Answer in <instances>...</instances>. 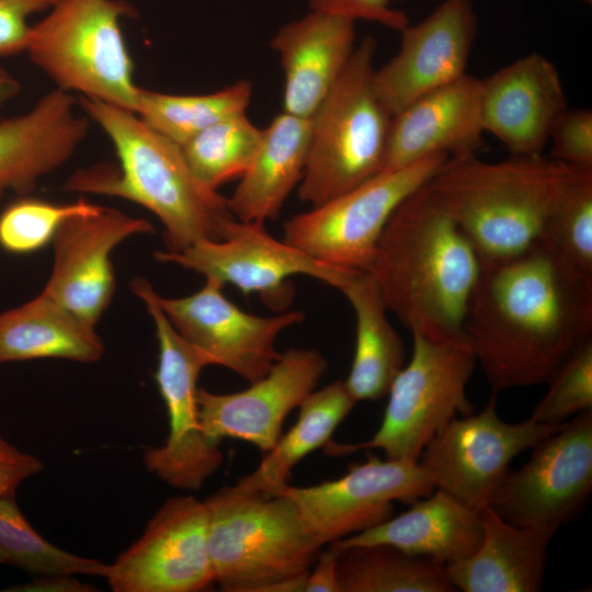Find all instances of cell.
<instances>
[{
	"label": "cell",
	"mask_w": 592,
	"mask_h": 592,
	"mask_svg": "<svg viewBox=\"0 0 592 592\" xmlns=\"http://www.w3.org/2000/svg\"><path fill=\"white\" fill-rule=\"evenodd\" d=\"M252 86L240 80L206 94H168L139 89L135 114L180 147L213 124L246 113Z\"/></svg>",
	"instance_id": "obj_31"
},
{
	"label": "cell",
	"mask_w": 592,
	"mask_h": 592,
	"mask_svg": "<svg viewBox=\"0 0 592 592\" xmlns=\"http://www.w3.org/2000/svg\"><path fill=\"white\" fill-rule=\"evenodd\" d=\"M0 565H10L8 556L0 548Z\"/></svg>",
	"instance_id": "obj_44"
},
{
	"label": "cell",
	"mask_w": 592,
	"mask_h": 592,
	"mask_svg": "<svg viewBox=\"0 0 592 592\" xmlns=\"http://www.w3.org/2000/svg\"><path fill=\"white\" fill-rule=\"evenodd\" d=\"M480 88L485 133L513 155H542L553 125L568 109L555 65L532 53L480 80Z\"/></svg>",
	"instance_id": "obj_20"
},
{
	"label": "cell",
	"mask_w": 592,
	"mask_h": 592,
	"mask_svg": "<svg viewBox=\"0 0 592 592\" xmlns=\"http://www.w3.org/2000/svg\"><path fill=\"white\" fill-rule=\"evenodd\" d=\"M264 223L236 219L219 241L200 240L180 251H157L160 262L174 263L242 293L278 294L294 275H308L339 288L352 270L321 263L272 237Z\"/></svg>",
	"instance_id": "obj_18"
},
{
	"label": "cell",
	"mask_w": 592,
	"mask_h": 592,
	"mask_svg": "<svg viewBox=\"0 0 592 592\" xmlns=\"http://www.w3.org/2000/svg\"><path fill=\"white\" fill-rule=\"evenodd\" d=\"M569 166L543 155L487 162L451 157L430 186L468 238L480 262L516 255L539 237Z\"/></svg>",
	"instance_id": "obj_4"
},
{
	"label": "cell",
	"mask_w": 592,
	"mask_h": 592,
	"mask_svg": "<svg viewBox=\"0 0 592 592\" xmlns=\"http://www.w3.org/2000/svg\"><path fill=\"white\" fill-rule=\"evenodd\" d=\"M0 548L9 563L29 573L104 577L106 563L66 551L46 540L29 523L14 497H0Z\"/></svg>",
	"instance_id": "obj_34"
},
{
	"label": "cell",
	"mask_w": 592,
	"mask_h": 592,
	"mask_svg": "<svg viewBox=\"0 0 592 592\" xmlns=\"http://www.w3.org/2000/svg\"><path fill=\"white\" fill-rule=\"evenodd\" d=\"M42 470L39 458L18 449L0 435V497H14L24 480Z\"/></svg>",
	"instance_id": "obj_40"
},
{
	"label": "cell",
	"mask_w": 592,
	"mask_h": 592,
	"mask_svg": "<svg viewBox=\"0 0 592 592\" xmlns=\"http://www.w3.org/2000/svg\"><path fill=\"white\" fill-rule=\"evenodd\" d=\"M19 81L0 65V107L19 93Z\"/></svg>",
	"instance_id": "obj_43"
},
{
	"label": "cell",
	"mask_w": 592,
	"mask_h": 592,
	"mask_svg": "<svg viewBox=\"0 0 592 592\" xmlns=\"http://www.w3.org/2000/svg\"><path fill=\"white\" fill-rule=\"evenodd\" d=\"M480 267L475 248L428 182L395 209L367 272L387 310L412 335L447 341L464 338Z\"/></svg>",
	"instance_id": "obj_2"
},
{
	"label": "cell",
	"mask_w": 592,
	"mask_h": 592,
	"mask_svg": "<svg viewBox=\"0 0 592 592\" xmlns=\"http://www.w3.org/2000/svg\"><path fill=\"white\" fill-rule=\"evenodd\" d=\"M538 239L569 267L592 280V167L569 166Z\"/></svg>",
	"instance_id": "obj_32"
},
{
	"label": "cell",
	"mask_w": 592,
	"mask_h": 592,
	"mask_svg": "<svg viewBox=\"0 0 592 592\" xmlns=\"http://www.w3.org/2000/svg\"><path fill=\"white\" fill-rule=\"evenodd\" d=\"M306 592H340L338 581V549L328 545L311 566L305 583Z\"/></svg>",
	"instance_id": "obj_41"
},
{
	"label": "cell",
	"mask_w": 592,
	"mask_h": 592,
	"mask_svg": "<svg viewBox=\"0 0 592 592\" xmlns=\"http://www.w3.org/2000/svg\"><path fill=\"white\" fill-rule=\"evenodd\" d=\"M309 9L354 22H376L399 32L409 24L406 13L391 7V0H309Z\"/></svg>",
	"instance_id": "obj_39"
},
{
	"label": "cell",
	"mask_w": 592,
	"mask_h": 592,
	"mask_svg": "<svg viewBox=\"0 0 592 592\" xmlns=\"http://www.w3.org/2000/svg\"><path fill=\"white\" fill-rule=\"evenodd\" d=\"M376 41L364 37L317 107L298 197L320 205L383 171L391 115L373 84Z\"/></svg>",
	"instance_id": "obj_6"
},
{
	"label": "cell",
	"mask_w": 592,
	"mask_h": 592,
	"mask_svg": "<svg viewBox=\"0 0 592 592\" xmlns=\"http://www.w3.org/2000/svg\"><path fill=\"white\" fill-rule=\"evenodd\" d=\"M481 538L479 512L434 489L413 501L403 513L330 545L335 548L389 545L447 566L474 554Z\"/></svg>",
	"instance_id": "obj_25"
},
{
	"label": "cell",
	"mask_w": 592,
	"mask_h": 592,
	"mask_svg": "<svg viewBox=\"0 0 592 592\" xmlns=\"http://www.w3.org/2000/svg\"><path fill=\"white\" fill-rule=\"evenodd\" d=\"M5 592H95L93 584L81 581L75 574L39 576L32 581L3 589Z\"/></svg>",
	"instance_id": "obj_42"
},
{
	"label": "cell",
	"mask_w": 592,
	"mask_h": 592,
	"mask_svg": "<svg viewBox=\"0 0 592 592\" xmlns=\"http://www.w3.org/2000/svg\"><path fill=\"white\" fill-rule=\"evenodd\" d=\"M447 159L434 155L397 170L380 171L286 220L283 240L321 263L367 271L395 209L428 183Z\"/></svg>",
	"instance_id": "obj_10"
},
{
	"label": "cell",
	"mask_w": 592,
	"mask_h": 592,
	"mask_svg": "<svg viewBox=\"0 0 592 592\" xmlns=\"http://www.w3.org/2000/svg\"><path fill=\"white\" fill-rule=\"evenodd\" d=\"M104 353L90 326L56 304L44 292L0 312V364L37 358L98 362Z\"/></svg>",
	"instance_id": "obj_28"
},
{
	"label": "cell",
	"mask_w": 592,
	"mask_h": 592,
	"mask_svg": "<svg viewBox=\"0 0 592 592\" xmlns=\"http://www.w3.org/2000/svg\"><path fill=\"white\" fill-rule=\"evenodd\" d=\"M79 104L112 141L119 167L78 171L67 190L118 196L147 208L164 227L168 251L229 235L237 218L227 198L197 179L179 145L133 112L84 96Z\"/></svg>",
	"instance_id": "obj_3"
},
{
	"label": "cell",
	"mask_w": 592,
	"mask_h": 592,
	"mask_svg": "<svg viewBox=\"0 0 592 592\" xmlns=\"http://www.w3.org/2000/svg\"><path fill=\"white\" fill-rule=\"evenodd\" d=\"M356 401L344 380H334L314 390L298 407L296 423L265 453L259 466L241 476L242 489L274 494L287 485L295 466L316 449L325 447Z\"/></svg>",
	"instance_id": "obj_29"
},
{
	"label": "cell",
	"mask_w": 592,
	"mask_h": 592,
	"mask_svg": "<svg viewBox=\"0 0 592 592\" xmlns=\"http://www.w3.org/2000/svg\"><path fill=\"white\" fill-rule=\"evenodd\" d=\"M152 231L150 221L112 207L68 218L53 239L54 264L42 292L94 327L115 292L113 250L134 235Z\"/></svg>",
	"instance_id": "obj_17"
},
{
	"label": "cell",
	"mask_w": 592,
	"mask_h": 592,
	"mask_svg": "<svg viewBox=\"0 0 592 592\" xmlns=\"http://www.w3.org/2000/svg\"><path fill=\"white\" fill-rule=\"evenodd\" d=\"M99 208L100 205L84 200L54 204L39 198H21L0 214V246L12 253L34 252L53 241L65 220Z\"/></svg>",
	"instance_id": "obj_35"
},
{
	"label": "cell",
	"mask_w": 592,
	"mask_h": 592,
	"mask_svg": "<svg viewBox=\"0 0 592 592\" xmlns=\"http://www.w3.org/2000/svg\"><path fill=\"white\" fill-rule=\"evenodd\" d=\"M263 129L246 113L224 118L190 139L181 148L193 173L216 190L241 178L261 146Z\"/></svg>",
	"instance_id": "obj_33"
},
{
	"label": "cell",
	"mask_w": 592,
	"mask_h": 592,
	"mask_svg": "<svg viewBox=\"0 0 592 592\" xmlns=\"http://www.w3.org/2000/svg\"><path fill=\"white\" fill-rule=\"evenodd\" d=\"M583 1L587 2V3H591V2H592V0H583Z\"/></svg>",
	"instance_id": "obj_45"
},
{
	"label": "cell",
	"mask_w": 592,
	"mask_h": 592,
	"mask_svg": "<svg viewBox=\"0 0 592 592\" xmlns=\"http://www.w3.org/2000/svg\"><path fill=\"white\" fill-rule=\"evenodd\" d=\"M337 549L340 592L455 591L446 566L430 558L380 544Z\"/></svg>",
	"instance_id": "obj_30"
},
{
	"label": "cell",
	"mask_w": 592,
	"mask_h": 592,
	"mask_svg": "<svg viewBox=\"0 0 592 592\" xmlns=\"http://www.w3.org/2000/svg\"><path fill=\"white\" fill-rule=\"evenodd\" d=\"M412 339L411 358L387 392L376 433L360 443L330 441L326 454L380 449L386 458L419 460L429 441L448 422L475 411L466 388L477 362L465 338L431 341L413 334Z\"/></svg>",
	"instance_id": "obj_8"
},
{
	"label": "cell",
	"mask_w": 592,
	"mask_h": 592,
	"mask_svg": "<svg viewBox=\"0 0 592 592\" xmlns=\"http://www.w3.org/2000/svg\"><path fill=\"white\" fill-rule=\"evenodd\" d=\"M565 423V422H563ZM563 423L502 420L497 396L485 408L453 419L425 445L419 463L434 488L479 512L489 505L519 454L559 430Z\"/></svg>",
	"instance_id": "obj_11"
},
{
	"label": "cell",
	"mask_w": 592,
	"mask_h": 592,
	"mask_svg": "<svg viewBox=\"0 0 592 592\" xmlns=\"http://www.w3.org/2000/svg\"><path fill=\"white\" fill-rule=\"evenodd\" d=\"M338 289L355 316V350L344 384L356 402L380 399L405 366L403 342L387 318L388 310L369 272L352 270Z\"/></svg>",
	"instance_id": "obj_27"
},
{
	"label": "cell",
	"mask_w": 592,
	"mask_h": 592,
	"mask_svg": "<svg viewBox=\"0 0 592 592\" xmlns=\"http://www.w3.org/2000/svg\"><path fill=\"white\" fill-rule=\"evenodd\" d=\"M114 592H198L214 583L204 500L167 499L141 536L110 565Z\"/></svg>",
	"instance_id": "obj_14"
},
{
	"label": "cell",
	"mask_w": 592,
	"mask_h": 592,
	"mask_svg": "<svg viewBox=\"0 0 592 592\" xmlns=\"http://www.w3.org/2000/svg\"><path fill=\"white\" fill-rule=\"evenodd\" d=\"M546 385L548 389L532 410L531 419L557 424L592 410V339L581 345Z\"/></svg>",
	"instance_id": "obj_36"
},
{
	"label": "cell",
	"mask_w": 592,
	"mask_h": 592,
	"mask_svg": "<svg viewBox=\"0 0 592 592\" xmlns=\"http://www.w3.org/2000/svg\"><path fill=\"white\" fill-rule=\"evenodd\" d=\"M519 469L506 473L489 506L508 522L554 534L592 491V410L538 441Z\"/></svg>",
	"instance_id": "obj_12"
},
{
	"label": "cell",
	"mask_w": 592,
	"mask_h": 592,
	"mask_svg": "<svg viewBox=\"0 0 592 592\" xmlns=\"http://www.w3.org/2000/svg\"><path fill=\"white\" fill-rule=\"evenodd\" d=\"M482 538L474 554L446 566L463 592H537L543 589L549 531L514 525L491 506L479 511Z\"/></svg>",
	"instance_id": "obj_24"
},
{
	"label": "cell",
	"mask_w": 592,
	"mask_h": 592,
	"mask_svg": "<svg viewBox=\"0 0 592 592\" xmlns=\"http://www.w3.org/2000/svg\"><path fill=\"white\" fill-rule=\"evenodd\" d=\"M434 489L419 460L382 459L371 454L364 463L351 464L338 479L307 487L287 483L276 493L294 502L325 546L386 521L394 515L395 501L412 503Z\"/></svg>",
	"instance_id": "obj_13"
},
{
	"label": "cell",
	"mask_w": 592,
	"mask_h": 592,
	"mask_svg": "<svg viewBox=\"0 0 592 592\" xmlns=\"http://www.w3.org/2000/svg\"><path fill=\"white\" fill-rule=\"evenodd\" d=\"M400 33L399 50L373 75L375 92L391 116L466 73L477 16L471 0H443Z\"/></svg>",
	"instance_id": "obj_19"
},
{
	"label": "cell",
	"mask_w": 592,
	"mask_h": 592,
	"mask_svg": "<svg viewBox=\"0 0 592 592\" xmlns=\"http://www.w3.org/2000/svg\"><path fill=\"white\" fill-rule=\"evenodd\" d=\"M483 134L480 80L465 73L392 115L383 171L434 155H474Z\"/></svg>",
	"instance_id": "obj_21"
},
{
	"label": "cell",
	"mask_w": 592,
	"mask_h": 592,
	"mask_svg": "<svg viewBox=\"0 0 592 592\" xmlns=\"http://www.w3.org/2000/svg\"><path fill=\"white\" fill-rule=\"evenodd\" d=\"M549 158L573 167H592V111L566 110L551 127Z\"/></svg>",
	"instance_id": "obj_37"
},
{
	"label": "cell",
	"mask_w": 592,
	"mask_h": 592,
	"mask_svg": "<svg viewBox=\"0 0 592 592\" xmlns=\"http://www.w3.org/2000/svg\"><path fill=\"white\" fill-rule=\"evenodd\" d=\"M463 334L497 396L547 384L592 334V280L537 239L481 262Z\"/></svg>",
	"instance_id": "obj_1"
},
{
	"label": "cell",
	"mask_w": 592,
	"mask_h": 592,
	"mask_svg": "<svg viewBox=\"0 0 592 592\" xmlns=\"http://www.w3.org/2000/svg\"><path fill=\"white\" fill-rule=\"evenodd\" d=\"M57 0H0V58L26 50L31 27L27 19L49 11Z\"/></svg>",
	"instance_id": "obj_38"
},
{
	"label": "cell",
	"mask_w": 592,
	"mask_h": 592,
	"mask_svg": "<svg viewBox=\"0 0 592 592\" xmlns=\"http://www.w3.org/2000/svg\"><path fill=\"white\" fill-rule=\"evenodd\" d=\"M130 288L146 305L156 327L159 355L155 379L169 421L166 442L146 448L143 459L146 468L166 483L197 491L224 458L219 444L205 436L198 418L197 380L212 361L179 334L146 278L135 277Z\"/></svg>",
	"instance_id": "obj_9"
},
{
	"label": "cell",
	"mask_w": 592,
	"mask_h": 592,
	"mask_svg": "<svg viewBox=\"0 0 592 592\" xmlns=\"http://www.w3.org/2000/svg\"><path fill=\"white\" fill-rule=\"evenodd\" d=\"M327 368L314 349L280 353L271 369L243 390L215 394L197 389L201 428L213 443L236 439L269 452L282 435L286 417L315 390Z\"/></svg>",
	"instance_id": "obj_16"
},
{
	"label": "cell",
	"mask_w": 592,
	"mask_h": 592,
	"mask_svg": "<svg viewBox=\"0 0 592 592\" xmlns=\"http://www.w3.org/2000/svg\"><path fill=\"white\" fill-rule=\"evenodd\" d=\"M223 285L206 278L194 294L164 298L157 295L167 318L194 348L205 353L212 365L229 368L249 383L262 378L278 358V334L300 323L301 311L260 317L241 310L223 294Z\"/></svg>",
	"instance_id": "obj_15"
},
{
	"label": "cell",
	"mask_w": 592,
	"mask_h": 592,
	"mask_svg": "<svg viewBox=\"0 0 592 592\" xmlns=\"http://www.w3.org/2000/svg\"><path fill=\"white\" fill-rule=\"evenodd\" d=\"M135 14L126 0H57L25 52L57 89L135 113L140 88L121 29Z\"/></svg>",
	"instance_id": "obj_7"
},
{
	"label": "cell",
	"mask_w": 592,
	"mask_h": 592,
	"mask_svg": "<svg viewBox=\"0 0 592 592\" xmlns=\"http://www.w3.org/2000/svg\"><path fill=\"white\" fill-rule=\"evenodd\" d=\"M311 136L308 117L281 113L263 128L258 153L227 198L238 220L274 219L291 192L299 184Z\"/></svg>",
	"instance_id": "obj_26"
},
{
	"label": "cell",
	"mask_w": 592,
	"mask_h": 592,
	"mask_svg": "<svg viewBox=\"0 0 592 592\" xmlns=\"http://www.w3.org/2000/svg\"><path fill=\"white\" fill-rule=\"evenodd\" d=\"M214 583L226 592H299L322 544L282 493L224 487L204 500Z\"/></svg>",
	"instance_id": "obj_5"
},
{
	"label": "cell",
	"mask_w": 592,
	"mask_h": 592,
	"mask_svg": "<svg viewBox=\"0 0 592 592\" xmlns=\"http://www.w3.org/2000/svg\"><path fill=\"white\" fill-rule=\"evenodd\" d=\"M69 92L55 89L24 114L0 121V195L26 194L66 163L84 140L89 117Z\"/></svg>",
	"instance_id": "obj_22"
},
{
	"label": "cell",
	"mask_w": 592,
	"mask_h": 592,
	"mask_svg": "<svg viewBox=\"0 0 592 592\" xmlns=\"http://www.w3.org/2000/svg\"><path fill=\"white\" fill-rule=\"evenodd\" d=\"M354 23L310 10L276 31L270 46L284 72L283 112L312 116L354 50Z\"/></svg>",
	"instance_id": "obj_23"
}]
</instances>
